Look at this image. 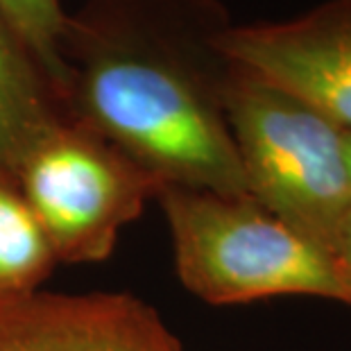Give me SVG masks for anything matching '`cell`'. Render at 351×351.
<instances>
[{
    "label": "cell",
    "instance_id": "cell-6",
    "mask_svg": "<svg viewBox=\"0 0 351 351\" xmlns=\"http://www.w3.org/2000/svg\"><path fill=\"white\" fill-rule=\"evenodd\" d=\"M0 351H184L152 306L127 293L0 300Z\"/></svg>",
    "mask_w": 351,
    "mask_h": 351
},
{
    "label": "cell",
    "instance_id": "cell-4",
    "mask_svg": "<svg viewBox=\"0 0 351 351\" xmlns=\"http://www.w3.org/2000/svg\"><path fill=\"white\" fill-rule=\"evenodd\" d=\"M16 189L57 263H100L161 186L114 145L64 118L25 154Z\"/></svg>",
    "mask_w": 351,
    "mask_h": 351
},
{
    "label": "cell",
    "instance_id": "cell-9",
    "mask_svg": "<svg viewBox=\"0 0 351 351\" xmlns=\"http://www.w3.org/2000/svg\"><path fill=\"white\" fill-rule=\"evenodd\" d=\"M0 14L48 80L55 100H62L66 86L64 41L71 23L62 0H0Z\"/></svg>",
    "mask_w": 351,
    "mask_h": 351
},
{
    "label": "cell",
    "instance_id": "cell-5",
    "mask_svg": "<svg viewBox=\"0 0 351 351\" xmlns=\"http://www.w3.org/2000/svg\"><path fill=\"white\" fill-rule=\"evenodd\" d=\"M218 48L351 132V0H326L281 23L229 25Z\"/></svg>",
    "mask_w": 351,
    "mask_h": 351
},
{
    "label": "cell",
    "instance_id": "cell-1",
    "mask_svg": "<svg viewBox=\"0 0 351 351\" xmlns=\"http://www.w3.org/2000/svg\"><path fill=\"white\" fill-rule=\"evenodd\" d=\"M229 25L213 0H147V25L123 14L71 21L62 95L71 121L123 152L161 191L247 195L222 107L229 59L218 39Z\"/></svg>",
    "mask_w": 351,
    "mask_h": 351
},
{
    "label": "cell",
    "instance_id": "cell-3",
    "mask_svg": "<svg viewBox=\"0 0 351 351\" xmlns=\"http://www.w3.org/2000/svg\"><path fill=\"white\" fill-rule=\"evenodd\" d=\"M179 281L202 302L227 306L306 295L351 306L333 254L252 197L163 189Z\"/></svg>",
    "mask_w": 351,
    "mask_h": 351
},
{
    "label": "cell",
    "instance_id": "cell-11",
    "mask_svg": "<svg viewBox=\"0 0 351 351\" xmlns=\"http://www.w3.org/2000/svg\"><path fill=\"white\" fill-rule=\"evenodd\" d=\"M347 163H349V179H351V132H347Z\"/></svg>",
    "mask_w": 351,
    "mask_h": 351
},
{
    "label": "cell",
    "instance_id": "cell-7",
    "mask_svg": "<svg viewBox=\"0 0 351 351\" xmlns=\"http://www.w3.org/2000/svg\"><path fill=\"white\" fill-rule=\"evenodd\" d=\"M32 55L0 14V175L16 184L25 154L62 123Z\"/></svg>",
    "mask_w": 351,
    "mask_h": 351
},
{
    "label": "cell",
    "instance_id": "cell-10",
    "mask_svg": "<svg viewBox=\"0 0 351 351\" xmlns=\"http://www.w3.org/2000/svg\"><path fill=\"white\" fill-rule=\"evenodd\" d=\"M331 254H333L335 263H338V270L351 293V208L340 222V229H338V234H335V241L331 245Z\"/></svg>",
    "mask_w": 351,
    "mask_h": 351
},
{
    "label": "cell",
    "instance_id": "cell-8",
    "mask_svg": "<svg viewBox=\"0 0 351 351\" xmlns=\"http://www.w3.org/2000/svg\"><path fill=\"white\" fill-rule=\"evenodd\" d=\"M57 258L16 184L0 175V300L36 293Z\"/></svg>",
    "mask_w": 351,
    "mask_h": 351
},
{
    "label": "cell",
    "instance_id": "cell-2",
    "mask_svg": "<svg viewBox=\"0 0 351 351\" xmlns=\"http://www.w3.org/2000/svg\"><path fill=\"white\" fill-rule=\"evenodd\" d=\"M222 107L247 195L331 252L351 208L345 127L234 62Z\"/></svg>",
    "mask_w": 351,
    "mask_h": 351
}]
</instances>
